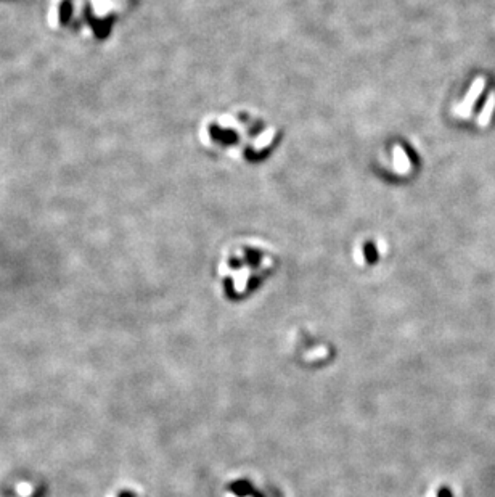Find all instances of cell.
I'll return each mask as SVG.
<instances>
[{"instance_id":"1","label":"cell","mask_w":495,"mask_h":497,"mask_svg":"<svg viewBox=\"0 0 495 497\" xmlns=\"http://www.w3.org/2000/svg\"><path fill=\"white\" fill-rule=\"evenodd\" d=\"M15 491L20 497H31L34 494V486L28 481H21L15 486Z\"/></svg>"},{"instance_id":"3","label":"cell","mask_w":495,"mask_h":497,"mask_svg":"<svg viewBox=\"0 0 495 497\" xmlns=\"http://www.w3.org/2000/svg\"><path fill=\"white\" fill-rule=\"evenodd\" d=\"M437 497H454V493H452L450 488L442 486L441 489L437 491Z\"/></svg>"},{"instance_id":"2","label":"cell","mask_w":495,"mask_h":497,"mask_svg":"<svg viewBox=\"0 0 495 497\" xmlns=\"http://www.w3.org/2000/svg\"><path fill=\"white\" fill-rule=\"evenodd\" d=\"M365 253H366V257H368L370 262H375L378 259V249L371 243L365 245Z\"/></svg>"}]
</instances>
